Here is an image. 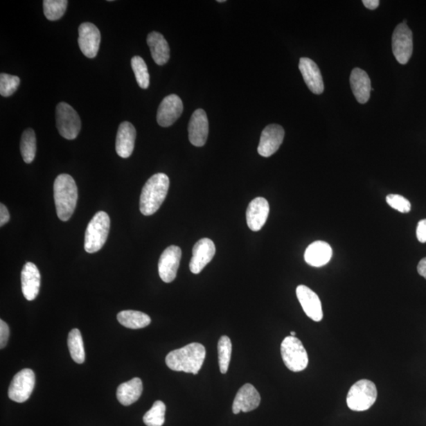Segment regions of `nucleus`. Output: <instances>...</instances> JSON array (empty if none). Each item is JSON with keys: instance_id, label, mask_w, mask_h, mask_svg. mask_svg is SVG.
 Returning <instances> with one entry per match:
<instances>
[{"instance_id": "423d86ee", "label": "nucleus", "mask_w": 426, "mask_h": 426, "mask_svg": "<svg viewBox=\"0 0 426 426\" xmlns=\"http://www.w3.org/2000/svg\"><path fill=\"white\" fill-rule=\"evenodd\" d=\"M281 356L284 364L292 372H301L308 367V352L301 340L296 337H287L281 344Z\"/></svg>"}, {"instance_id": "7c9ffc66", "label": "nucleus", "mask_w": 426, "mask_h": 426, "mask_svg": "<svg viewBox=\"0 0 426 426\" xmlns=\"http://www.w3.org/2000/svg\"><path fill=\"white\" fill-rule=\"evenodd\" d=\"M232 352L231 341L229 337H221L218 342L219 366L221 373L229 371Z\"/></svg>"}, {"instance_id": "ea45409f", "label": "nucleus", "mask_w": 426, "mask_h": 426, "mask_svg": "<svg viewBox=\"0 0 426 426\" xmlns=\"http://www.w3.org/2000/svg\"><path fill=\"white\" fill-rule=\"evenodd\" d=\"M295 336H296V333H295L294 332H292L291 337H295Z\"/></svg>"}, {"instance_id": "6e6552de", "label": "nucleus", "mask_w": 426, "mask_h": 426, "mask_svg": "<svg viewBox=\"0 0 426 426\" xmlns=\"http://www.w3.org/2000/svg\"><path fill=\"white\" fill-rule=\"evenodd\" d=\"M35 374L30 369H22L11 382L8 396L11 400L24 402L30 397L35 386Z\"/></svg>"}, {"instance_id": "aec40b11", "label": "nucleus", "mask_w": 426, "mask_h": 426, "mask_svg": "<svg viewBox=\"0 0 426 426\" xmlns=\"http://www.w3.org/2000/svg\"><path fill=\"white\" fill-rule=\"evenodd\" d=\"M136 130L132 123L123 122L119 125L116 142L117 154L122 158L132 155L136 141Z\"/></svg>"}, {"instance_id": "72a5a7b5", "label": "nucleus", "mask_w": 426, "mask_h": 426, "mask_svg": "<svg viewBox=\"0 0 426 426\" xmlns=\"http://www.w3.org/2000/svg\"><path fill=\"white\" fill-rule=\"evenodd\" d=\"M389 206L402 213H407L411 210V202L407 198L399 195H389L386 197Z\"/></svg>"}, {"instance_id": "a211bd4d", "label": "nucleus", "mask_w": 426, "mask_h": 426, "mask_svg": "<svg viewBox=\"0 0 426 426\" xmlns=\"http://www.w3.org/2000/svg\"><path fill=\"white\" fill-rule=\"evenodd\" d=\"M269 204L264 197H257L249 204L247 210V222L249 229L258 231L266 223L269 215Z\"/></svg>"}, {"instance_id": "9d476101", "label": "nucleus", "mask_w": 426, "mask_h": 426, "mask_svg": "<svg viewBox=\"0 0 426 426\" xmlns=\"http://www.w3.org/2000/svg\"><path fill=\"white\" fill-rule=\"evenodd\" d=\"M78 45L87 58L94 59L98 55L100 44V32L90 22H85L78 28Z\"/></svg>"}, {"instance_id": "0eeeda50", "label": "nucleus", "mask_w": 426, "mask_h": 426, "mask_svg": "<svg viewBox=\"0 0 426 426\" xmlns=\"http://www.w3.org/2000/svg\"><path fill=\"white\" fill-rule=\"evenodd\" d=\"M56 127L62 138L73 140L80 133L82 123L78 112L64 102H61L55 109Z\"/></svg>"}, {"instance_id": "7ed1b4c3", "label": "nucleus", "mask_w": 426, "mask_h": 426, "mask_svg": "<svg viewBox=\"0 0 426 426\" xmlns=\"http://www.w3.org/2000/svg\"><path fill=\"white\" fill-rule=\"evenodd\" d=\"M169 185L168 176L163 173L153 175L146 181L140 197V211L142 214L151 215L158 211L166 200Z\"/></svg>"}, {"instance_id": "6ab92c4d", "label": "nucleus", "mask_w": 426, "mask_h": 426, "mask_svg": "<svg viewBox=\"0 0 426 426\" xmlns=\"http://www.w3.org/2000/svg\"><path fill=\"white\" fill-rule=\"evenodd\" d=\"M21 291L28 301L37 297L41 287V274L35 264L27 263L21 274Z\"/></svg>"}, {"instance_id": "473e14b6", "label": "nucleus", "mask_w": 426, "mask_h": 426, "mask_svg": "<svg viewBox=\"0 0 426 426\" xmlns=\"http://www.w3.org/2000/svg\"><path fill=\"white\" fill-rule=\"evenodd\" d=\"M20 85V78L18 76L8 75L2 73L0 75V94L3 98H8L13 95Z\"/></svg>"}, {"instance_id": "412c9836", "label": "nucleus", "mask_w": 426, "mask_h": 426, "mask_svg": "<svg viewBox=\"0 0 426 426\" xmlns=\"http://www.w3.org/2000/svg\"><path fill=\"white\" fill-rule=\"evenodd\" d=\"M299 67L311 92L317 95L321 94L325 87H323L321 71L316 62L309 58H301Z\"/></svg>"}, {"instance_id": "b1692460", "label": "nucleus", "mask_w": 426, "mask_h": 426, "mask_svg": "<svg viewBox=\"0 0 426 426\" xmlns=\"http://www.w3.org/2000/svg\"><path fill=\"white\" fill-rule=\"evenodd\" d=\"M153 60L159 66L166 64L170 59V48L166 39L161 33L152 32L147 37Z\"/></svg>"}, {"instance_id": "c756f323", "label": "nucleus", "mask_w": 426, "mask_h": 426, "mask_svg": "<svg viewBox=\"0 0 426 426\" xmlns=\"http://www.w3.org/2000/svg\"><path fill=\"white\" fill-rule=\"evenodd\" d=\"M166 406L162 401H156L143 417L147 426H162L166 422Z\"/></svg>"}, {"instance_id": "2f4dec72", "label": "nucleus", "mask_w": 426, "mask_h": 426, "mask_svg": "<svg viewBox=\"0 0 426 426\" xmlns=\"http://www.w3.org/2000/svg\"><path fill=\"white\" fill-rule=\"evenodd\" d=\"M132 66L136 80L141 89L150 87V73L145 62L141 56H134L132 60Z\"/></svg>"}, {"instance_id": "5701e85b", "label": "nucleus", "mask_w": 426, "mask_h": 426, "mask_svg": "<svg viewBox=\"0 0 426 426\" xmlns=\"http://www.w3.org/2000/svg\"><path fill=\"white\" fill-rule=\"evenodd\" d=\"M332 249L329 244L323 241H316L305 249V263L312 267L326 265L331 260Z\"/></svg>"}, {"instance_id": "a878e982", "label": "nucleus", "mask_w": 426, "mask_h": 426, "mask_svg": "<svg viewBox=\"0 0 426 426\" xmlns=\"http://www.w3.org/2000/svg\"><path fill=\"white\" fill-rule=\"evenodd\" d=\"M117 319L124 327L132 329H140L150 325L151 318L144 312L135 310H123L119 312Z\"/></svg>"}, {"instance_id": "4c0bfd02", "label": "nucleus", "mask_w": 426, "mask_h": 426, "mask_svg": "<svg viewBox=\"0 0 426 426\" xmlns=\"http://www.w3.org/2000/svg\"><path fill=\"white\" fill-rule=\"evenodd\" d=\"M362 3L369 10L377 9L380 4L379 0H363Z\"/></svg>"}, {"instance_id": "f8f14e48", "label": "nucleus", "mask_w": 426, "mask_h": 426, "mask_svg": "<svg viewBox=\"0 0 426 426\" xmlns=\"http://www.w3.org/2000/svg\"><path fill=\"white\" fill-rule=\"evenodd\" d=\"M184 111L183 101L179 96L170 94L164 98L157 111V121L162 127L172 126Z\"/></svg>"}, {"instance_id": "20e7f679", "label": "nucleus", "mask_w": 426, "mask_h": 426, "mask_svg": "<svg viewBox=\"0 0 426 426\" xmlns=\"http://www.w3.org/2000/svg\"><path fill=\"white\" fill-rule=\"evenodd\" d=\"M111 226L109 215L105 212L96 213L87 226L85 235V249L89 254L98 252L104 247Z\"/></svg>"}, {"instance_id": "c85d7f7f", "label": "nucleus", "mask_w": 426, "mask_h": 426, "mask_svg": "<svg viewBox=\"0 0 426 426\" xmlns=\"http://www.w3.org/2000/svg\"><path fill=\"white\" fill-rule=\"evenodd\" d=\"M67 4V0H44V14L49 21L59 20L64 15Z\"/></svg>"}, {"instance_id": "2eb2a0df", "label": "nucleus", "mask_w": 426, "mask_h": 426, "mask_svg": "<svg viewBox=\"0 0 426 426\" xmlns=\"http://www.w3.org/2000/svg\"><path fill=\"white\" fill-rule=\"evenodd\" d=\"M260 402V396L251 384H246L238 391L232 411L235 414L240 412L247 413L257 409Z\"/></svg>"}, {"instance_id": "f03ea898", "label": "nucleus", "mask_w": 426, "mask_h": 426, "mask_svg": "<svg viewBox=\"0 0 426 426\" xmlns=\"http://www.w3.org/2000/svg\"><path fill=\"white\" fill-rule=\"evenodd\" d=\"M78 187L70 175L61 174L54 183V200L56 213L62 221L71 219L78 202Z\"/></svg>"}, {"instance_id": "39448f33", "label": "nucleus", "mask_w": 426, "mask_h": 426, "mask_svg": "<svg viewBox=\"0 0 426 426\" xmlns=\"http://www.w3.org/2000/svg\"><path fill=\"white\" fill-rule=\"evenodd\" d=\"M378 390L371 380L362 379L351 386L346 396V403L351 411H365L376 402Z\"/></svg>"}, {"instance_id": "a19ab883", "label": "nucleus", "mask_w": 426, "mask_h": 426, "mask_svg": "<svg viewBox=\"0 0 426 426\" xmlns=\"http://www.w3.org/2000/svg\"><path fill=\"white\" fill-rule=\"evenodd\" d=\"M218 3H225V0H218Z\"/></svg>"}, {"instance_id": "4468645a", "label": "nucleus", "mask_w": 426, "mask_h": 426, "mask_svg": "<svg viewBox=\"0 0 426 426\" xmlns=\"http://www.w3.org/2000/svg\"><path fill=\"white\" fill-rule=\"evenodd\" d=\"M215 254L214 242L209 238H204L196 242L193 248V257L190 263V269L192 274H199Z\"/></svg>"}, {"instance_id": "ddd939ff", "label": "nucleus", "mask_w": 426, "mask_h": 426, "mask_svg": "<svg viewBox=\"0 0 426 426\" xmlns=\"http://www.w3.org/2000/svg\"><path fill=\"white\" fill-rule=\"evenodd\" d=\"M283 128L278 124L267 126L261 133L258 152L260 156L269 157L280 149L284 139Z\"/></svg>"}, {"instance_id": "dca6fc26", "label": "nucleus", "mask_w": 426, "mask_h": 426, "mask_svg": "<svg viewBox=\"0 0 426 426\" xmlns=\"http://www.w3.org/2000/svg\"><path fill=\"white\" fill-rule=\"evenodd\" d=\"M296 294L305 314L312 321H321L323 319V310L318 295L305 285H299L297 287Z\"/></svg>"}, {"instance_id": "cd10ccee", "label": "nucleus", "mask_w": 426, "mask_h": 426, "mask_svg": "<svg viewBox=\"0 0 426 426\" xmlns=\"http://www.w3.org/2000/svg\"><path fill=\"white\" fill-rule=\"evenodd\" d=\"M68 348L72 360L78 364L85 362V353L81 332L78 328H73L68 336Z\"/></svg>"}, {"instance_id": "c9c22d12", "label": "nucleus", "mask_w": 426, "mask_h": 426, "mask_svg": "<svg viewBox=\"0 0 426 426\" xmlns=\"http://www.w3.org/2000/svg\"><path fill=\"white\" fill-rule=\"evenodd\" d=\"M416 235L420 242H426V219L419 221L417 227Z\"/></svg>"}, {"instance_id": "393cba45", "label": "nucleus", "mask_w": 426, "mask_h": 426, "mask_svg": "<svg viewBox=\"0 0 426 426\" xmlns=\"http://www.w3.org/2000/svg\"><path fill=\"white\" fill-rule=\"evenodd\" d=\"M143 391L141 380L134 378L118 386L117 399L123 406H130L138 401Z\"/></svg>"}, {"instance_id": "f3484780", "label": "nucleus", "mask_w": 426, "mask_h": 426, "mask_svg": "<svg viewBox=\"0 0 426 426\" xmlns=\"http://www.w3.org/2000/svg\"><path fill=\"white\" fill-rule=\"evenodd\" d=\"M189 140L193 145L202 147L206 143L208 121L206 112L197 109L190 118L188 127Z\"/></svg>"}, {"instance_id": "f257e3e1", "label": "nucleus", "mask_w": 426, "mask_h": 426, "mask_svg": "<svg viewBox=\"0 0 426 426\" xmlns=\"http://www.w3.org/2000/svg\"><path fill=\"white\" fill-rule=\"evenodd\" d=\"M206 350L198 343H192L180 349L170 351L166 364L172 371L197 375L206 360Z\"/></svg>"}, {"instance_id": "e433bc0d", "label": "nucleus", "mask_w": 426, "mask_h": 426, "mask_svg": "<svg viewBox=\"0 0 426 426\" xmlns=\"http://www.w3.org/2000/svg\"><path fill=\"white\" fill-rule=\"evenodd\" d=\"M10 220V213L7 207L1 203L0 204V226L3 227L8 223Z\"/></svg>"}, {"instance_id": "9b49d317", "label": "nucleus", "mask_w": 426, "mask_h": 426, "mask_svg": "<svg viewBox=\"0 0 426 426\" xmlns=\"http://www.w3.org/2000/svg\"><path fill=\"white\" fill-rule=\"evenodd\" d=\"M181 258V249L170 246L163 252L158 263L159 275L164 283H172L177 276Z\"/></svg>"}, {"instance_id": "58836bf2", "label": "nucleus", "mask_w": 426, "mask_h": 426, "mask_svg": "<svg viewBox=\"0 0 426 426\" xmlns=\"http://www.w3.org/2000/svg\"><path fill=\"white\" fill-rule=\"evenodd\" d=\"M418 272L420 276H422L426 279V258L420 260L418 265Z\"/></svg>"}, {"instance_id": "f704fd0d", "label": "nucleus", "mask_w": 426, "mask_h": 426, "mask_svg": "<svg viewBox=\"0 0 426 426\" xmlns=\"http://www.w3.org/2000/svg\"><path fill=\"white\" fill-rule=\"evenodd\" d=\"M9 327L3 320L0 321V348L3 349L8 344L9 339Z\"/></svg>"}, {"instance_id": "bb28decb", "label": "nucleus", "mask_w": 426, "mask_h": 426, "mask_svg": "<svg viewBox=\"0 0 426 426\" xmlns=\"http://www.w3.org/2000/svg\"><path fill=\"white\" fill-rule=\"evenodd\" d=\"M20 150L22 158L26 163H31L36 157L37 139L35 132L28 128L21 135Z\"/></svg>"}, {"instance_id": "1a4fd4ad", "label": "nucleus", "mask_w": 426, "mask_h": 426, "mask_svg": "<svg viewBox=\"0 0 426 426\" xmlns=\"http://www.w3.org/2000/svg\"><path fill=\"white\" fill-rule=\"evenodd\" d=\"M393 51L400 64H407L413 53V34L406 24L398 25L393 35Z\"/></svg>"}, {"instance_id": "4be33fe9", "label": "nucleus", "mask_w": 426, "mask_h": 426, "mask_svg": "<svg viewBox=\"0 0 426 426\" xmlns=\"http://www.w3.org/2000/svg\"><path fill=\"white\" fill-rule=\"evenodd\" d=\"M350 82L357 102L360 104H366L371 98L372 90L371 78L367 73L360 68H355L351 72Z\"/></svg>"}]
</instances>
